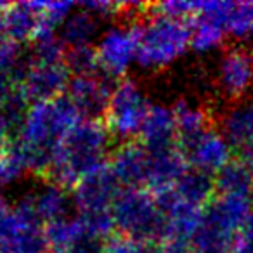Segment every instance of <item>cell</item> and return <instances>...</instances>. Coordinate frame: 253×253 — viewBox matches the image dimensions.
<instances>
[{"label":"cell","instance_id":"6da1fadb","mask_svg":"<svg viewBox=\"0 0 253 253\" xmlns=\"http://www.w3.org/2000/svg\"><path fill=\"white\" fill-rule=\"evenodd\" d=\"M80 120L84 116L66 95L28 104L11 144L26 172L49 173L61 142Z\"/></svg>","mask_w":253,"mask_h":253},{"label":"cell","instance_id":"7a4b0ae2","mask_svg":"<svg viewBox=\"0 0 253 253\" xmlns=\"http://www.w3.org/2000/svg\"><path fill=\"white\" fill-rule=\"evenodd\" d=\"M111 134L104 122L84 118L70 130L57 149L47 175L50 182L75 189L82 180L108 165Z\"/></svg>","mask_w":253,"mask_h":253},{"label":"cell","instance_id":"3957f363","mask_svg":"<svg viewBox=\"0 0 253 253\" xmlns=\"http://www.w3.org/2000/svg\"><path fill=\"white\" fill-rule=\"evenodd\" d=\"M137 28V66L160 71L172 66L191 49V23L151 5Z\"/></svg>","mask_w":253,"mask_h":253},{"label":"cell","instance_id":"277c9868","mask_svg":"<svg viewBox=\"0 0 253 253\" xmlns=\"http://www.w3.org/2000/svg\"><path fill=\"white\" fill-rule=\"evenodd\" d=\"M120 238L156 245L167 241V218L156 196L142 187H122L113 205Z\"/></svg>","mask_w":253,"mask_h":253},{"label":"cell","instance_id":"5b68a950","mask_svg":"<svg viewBox=\"0 0 253 253\" xmlns=\"http://www.w3.org/2000/svg\"><path fill=\"white\" fill-rule=\"evenodd\" d=\"M151 106L135 80L125 78L116 82L104 113V125L111 137L123 142L139 139Z\"/></svg>","mask_w":253,"mask_h":253},{"label":"cell","instance_id":"8992f818","mask_svg":"<svg viewBox=\"0 0 253 253\" xmlns=\"http://www.w3.org/2000/svg\"><path fill=\"white\" fill-rule=\"evenodd\" d=\"M71 75L66 59H47V57L32 56L26 59L19 77L16 80L21 97L26 102L52 101L66 94Z\"/></svg>","mask_w":253,"mask_h":253},{"label":"cell","instance_id":"52a82bcc","mask_svg":"<svg viewBox=\"0 0 253 253\" xmlns=\"http://www.w3.org/2000/svg\"><path fill=\"white\" fill-rule=\"evenodd\" d=\"M97 71L111 82L125 80L137 64V28L135 25L109 26L94 45Z\"/></svg>","mask_w":253,"mask_h":253},{"label":"cell","instance_id":"ba28073f","mask_svg":"<svg viewBox=\"0 0 253 253\" xmlns=\"http://www.w3.org/2000/svg\"><path fill=\"white\" fill-rule=\"evenodd\" d=\"M116 82L102 77L101 73L75 75L66 88V97L84 118L104 116Z\"/></svg>","mask_w":253,"mask_h":253},{"label":"cell","instance_id":"9c48e42d","mask_svg":"<svg viewBox=\"0 0 253 253\" xmlns=\"http://www.w3.org/2000/svg\"><path fill=\"white\" fill-rule=\"evenodd\" d=\"M179 148L186 155L191 170L211 175L222 172L229 165V142L218 132L205 130L186 142H180Z\"/></svg>","mask_w":253,"mask_h":253},{"label":"cell","instance_id":"30bf717a","mask_svg":"<svg viewBox=\"0 0 253 253\" xmlns=\"http://www.w3.org/2000/svg\"><path fill=\"white\" fill-rule=\"evenodd\" d=\"M217 85L227 97H243L253 85V57L243 49L227 50L218 61Z\"/></svg>","mask_w":253,"mask_h":253},{"label":"cell","instance_id":"8fae6325","mask_svg":"<svg viewBox=\"0 0 253 253\" xmlns=\"http://www.w3.org/2000/svg\"><path fill=\"white\" fill-rule=\"evenodd\" d=\"M149 153L141 142H126L115 151L108 167L122 187L146 189Z\"/></svg>","mask_w":253,"mask_h":253},{"label":"cell","instance_id":"7c38bea8","mask_svg":"<svg viewBox=\"0 0 253 253\" xmlns=\"http://www.w3.org/2000/svg\"><path fill=\"white\" fill-rule=\"evenodd\" d=\"M21 203L32 211V215L40 224L49 225L59 218L68 217L73 198L68 196L64 187L49 180V184L23 198Z\"/></svg>","mask_w":253,"mask_h":253},{"label":"cell","instance_id":"4fadbf2b","mask_svg":"<svg viewBox=\"0 0 253 253\" xmlns=\"http://www.w3.org/2000/svg\"><path fill=\"white\" fill-rule=\"evenodd\" d=\"M139 142L146 149H167L179 144L173 108L167 104H153L139 135Z\"/></svg>","mask_w":253,"mask_h":253},{"label":"cell","instance_id":"5bb4252c","mask_svg":"<svg viewBox=\"0 0 253 253\" xmlns=\"http://www.w3.org/2000/svg\"><path fill=\"white\" fill-rule=\"evenodd\" d=\"M99 23L101 19L97 16L78 5L59 28V40L66 47V50L94 47L101 37Z\"/></svg>","mask_w":253,"mask_h":253},{"label":"cell","instance_id":"9a60e30c","mask_svg":"<svg viewBox=\"0 0 253 253\" xmlns=\"http://www.w3.org/2000/svg\"><path fill=\"white\" fill-rule=\"evenodd\" d=\"M40 16L42 2H21L9 5L4 11L5 35L19 43L33 42L39 33Z\"/></svg>","mask_w":253,"mask_h":253},{"label":"cell","instance_id":"2e32d148","mask_svg":"<svg viewBox=\"0 0 253 253\" xmlns=\"http://www.w3.org/2000/svg\"><path fill=\"white\" fill-rule=\"evenodd\" d=\"M222 135L229 146L248 153L253 149V106L241 104L227 113L222 125Z\"/></svg>","mask_w":253,"mask_h":253},{"label":"cell","instance_id":"e0dca14e","mask_svg":"<svg viewBox=\"0 0 253 253\" xmlns=\"http://www.w3.org/2000/svg\"><path fill=\"white\" fill-rule=\"evenodd\" d=\"M173 108L177 123V135H179V144L186 142L189 139H194L196 135L208 130V116L200 106L189 101H179Z\"/></svg>","mask_w":253,"mask_h":253},{"label":"cell","instance_id":"ac0fdd59","mask_svg":"<svg viewBox=\"0 0 253 253\" xmlns=\"http://www.w3.org/2000/svg\"><path fill=\"white\" fill-rule=\"evenodd\" d=\"M26 172L25 165L19 160V156L14 153V149L11 146H7L5 149L0 151V200L2 194L9 186L21 179V175Z\"/></svg>","mask_w":253,"mask_h":253},{"label":"cell","instance_id":"d6986e66","mask_svg":"<svg viewBox=\"0 0 253 253\" xmlns=\"http://www.w3.org/2000/svg\"><path fill=\"white\" fill-rule=\"evenodd\" d=\"M26 108H7L0 109V151L7 148V139L11 132L18 130V125L25 115Z\"/></svg>","mask_w":253,"mask_h":253},{"label":"cell","instance_id":"ffe728a7","mask_svg":"<svg viewBox=\"0 0 253 253\" xmlns=\"http://www.w3.org/2000/svg\"><path fill=\"white\" fill-rule=\"evenodd\" d=\"M151 248L153 245L130 241V239L116 236L102 248V253H151Z\"/></svg>","mask_w":253,"mask_h":253}]
</instances>
